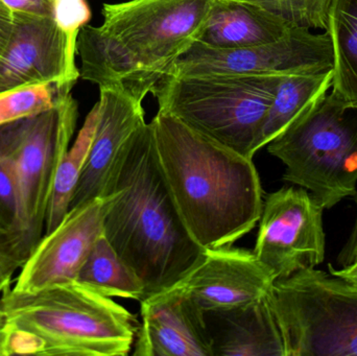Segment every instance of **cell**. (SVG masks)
Masks as SVG:
<instances>
[{
    "label": "cell",
    "instance_id": "obj_1",
    "mask_svg": "<svg viewBox=\"0 0 357 356\" xmlns=\"http://www.w3.org/2000/svg\"><path fill=\"white\" fill-rule=\"evenodd\" d=\"M102 199L105 236L142 279L144 299L175 286L205 255L174 202L150 123L119 157Z\"/></svg>",
    "mask_w": 357,
    "mask_h": 356
},
{
    "label": "cell",
    "instance_id": "obj_2",
    "mask_svg": "<svg viewBox=\"0 0 357 356\" xmlns=\"http://www.w3.org/2000/svg\"><path fill=\"white\" fill-rule=\"evenodd\" d=\"M150 123L161 171L195 242L213 250L232 246L251 232L264 201L253 159L208 139L163 111Z\"/></svg>",
    "mask_w": 357,
    "mask_h": 356
},
{
    "label": "cell",
    "instance_id": "obj_3",
    "mask_svg": "<svg viewBox=\"0 0 357 356\" xmlns=\"http://www.w3.org/2000/svg\"><path fill=\"white\" fill-rule=\"evenodd\" d=\"M216 0H129L105 3L104 22L77 37L79 75L142 102L199 41Z\"/></svg>",
    "mask_w": 357,
    "mask_h": 356
},
{
    "label": "cell",
    "instance_id": "obj_4",
    "mask_svg": "<svg viewBox=\"0 0 357 356\" xmlns=\"http://www.w3.org/2000/svg\"><path fill=\"white\" fill-rule=\"evenodd\" d=\"M8 356H127L138 322L125 307L81 282L0 295Z\"/></svg>",
    "mask_w": 357,
    "mask_h": 356
},
{
    "label": "cell",
    "instance_id": "obj_5",
    "mask_svg": "<svg viewBox=\"0 0 357 356\" xmlns=\"http://www.w3.org/2000/svg\"><path fill=\"white\" fill-rule=\"evenodd\" d=\"M281 77L167 75L153 90L159 111L248 158L260 150L262 127Z\"/></svg>",
    "mask_w": 357,
    "mask_h": 356
},
{
    "label": "cell",
    "instance_id": "obj_6",
    "mask_svg": "<svg viewBox=\"0 0 357 356\" xmlns=\"http://www.w3.org/2000/svg\"><path fill=\"white\" fill-rule=\"evenodd\" d=\"M285 165L283 180L324 209L357 194V108L327 93L268 144Z\"/></svg>",
    "mask_w": 357,
    "mask_h": 356
},
{
    "label": "cell",
    "instance_id": "obj_7",
    "mask_svg": "<svg viewBox=\"0 0 357 356\" xmlns=\"http://www.w3.org/2000/svg\"><path fill=\"white\" fill-rule=\"evenodd\" d=\"M268 300L285 356H357V284L302 270L276 280Z\"/></svg>",
    "mask_w": 357,
    "mask_h": 356
},
{
    "label": "cell",
    "instance_id": "obj_8",
    "mask_svg": "<svg viewBox=\"0 0 357 356\" xmlns=\"http://www.w3.org/2000/svg\"><path fill=\"white\" fill-rule=\"evenodd\" d=\"M79 105L71 92L37 114L0 125V157L19 192V232L29 254L45 231L54 178L77 127Z\"/></svg>",
    "mask_w": 357,
    "mask_h": 356
},
{
    "label": "cell",
    "instance_id": "obj_9",
    "mask_svg": "<svg viewBox=\"0 0 357 356\" xmlns=\"http://www.w3.org/2000/svg\"><path fill=\"white\" fill-rule=\"evenodd\" d=\"M333 68V47L327 31L314 35L310 29L291 27L277 41L241 49H212L195 42L169 75L282 77L317 75Z\"/></svg>",
    "mask_w": 357,
    "mask_h": 356
},
{
    "label": "cell",
    "instance_id": "obj_10",
    "mask_svg": "<svg viewBox=\"0 0 357 356\" xmlns=\"http://www.w3.org/2000/svg\"><path fill=\"white\" fill-rule=\"evenodd\" d=\"M324 210L302 187H283L268 194L253 252L276 280L324 261Z\"/></svg>",
    "mask_w": 357,
    "mask_h": 356
},
{
    "label": "cell",
    "instance_id": "obj_11",
    "mask_svg": "<svg viewBox=\"0 0 357 356\" xmlns=\"http://www.w3.org/2000/svg\"><path fill=\"white\" fill-rule=\"evenodd\" d=\"M13 14L12 36L0 59V95L48 84L71 91L81 77L75 64L79 35L54 17Z\"/></svg>",
    "mask_w": 357,
    "mask_h": 356
},
{
    "label": "cell",
    "instance_id": "obj_12",
    "mask_svg": "<svg viewBox=\"0 0 357 356\" xmlns=\"http://www.w3.org/2000/svg\"><path fill=\"white\" fill-rule=\"evenodd\" d=\"M104 234V199L69 209L52 231L44 234L22 267L13 290L35 293L75 281L96 240Z\"/></svg>",
    "mask_w": 357,
    "mask_h": 356
},
{
    "label": "cell",
    "instance_id": "obj_13",
    "mask_svg": "<svg viewBox=\"0 0 357 356\" xmlns=\"http://www.w3.org/2000/svg\"><path fill=\"white\" fill-rule=\"evenodd\" d=\"M276 278L253 251L230 247L206 250L202 261L178 282L204 311L255 302L272 290Z\"/></svg>",
    "mask_w": 357,
    "mask_h": 356
},
{
    "label": "cell",
    "instance_id": "obj_14",
    "mask_svg": "<svg viewBox=\"0 0 357 356\" xmlns=\"http://www.w3.org/2000/svg\"><path fill=\"white\" fill-rule=\"evenodd\" d=\"M140 303L134 356H213L205 314L180 286Z\"/></svg>",
    "mask_w": 357,
    "mask_h": 356
},
{
    "label": "cell",
    "instance_id": "obj_15",
    "mask_svg": "<svg viewBox=\"0 0 357 356\" xmlns=\"http://www.w3.org/2000/svg\"><path fill=\"white\" fill-rule=\"evenodd\" d=\"M87 162L70 208L106 196L113 169L134 134L146 125L142 102L117 88H100Z\"/></svg>",
    "mask_w": 357,
    "mask_h": 356
},
{
    "label": "cell",
    "instance_id": "obj_16",
    "mask_svg": "<svg viewBox=\"0 0 357 356\" xmlns=\"http://www.w3.org/2000/svg\"><path fill=\"white\" fill-rule=\"evenodd\" d=\"M268 295L241 307L204 311L213 356H285Z\"/></svg>",
    "mask_w": 357,
    "mask_h": 356
},
{
    "label": "cell",
    "instance_id": "obj_17",
    "mask_svg": "<svg viewBox=\"0 0 357 356\" xmlns=\"http://www.w3.org/2000/svg\"><path fill=\"white\" fill-rule=\"evenodd\" d=\"M291 27L250 0H216L197 42L212 49H241L277 41Z\"/></svg>",
    "mask_w": 357,
    "mask_h": 356
},
{
    "label": "cell",
    "instance_id": "obj_18",
    "mask_svg": "<svg viewBox=\"0 0 357 356\" xmlns=\"http://www.w3.org/2000/svg\"><path fill=\"white\" fill-rule=\"evenodd\" d=\"M333 69L317 75H282L268 108L259 148L268 146L293 121L328 93L333 87Z\"/></svg>",
    "mask_w": 357,
    "mask_h": 356
},
{
    "label": "cell",
    "instance_id": "obj_19",
    "mask_svg": "<svg viewBox=\"0 0 357 356\" xmlns=\"http://www.w3.org/2000/svg\"><path fill=\"white\" fill-rule=\"evenodd\" d=\"M326 31L333 47L331 93L357 108V0H333Z\"/></svg>",
    "mask_w": 357,
    "mask_h": 356
},
{
    "label": "cell",
    "instance_id": "obj_20",
    "mask_svg": "<svg viewBox=\"0 0 357 356\" xmlns=\"http://www.w3.org/2000/svg\"><path fill=\"white\" fill-rule=\"evenodd\" d=\"M77 281L108 297L142 301L144 286L133 269L117 254L105 234L98 238Z\"/></svg>",
    "mask_w": 357,
    "mask_h": 356
},
{
    "label": "cell",
    "instance_id": "obj_21",
    "mask_svg": "<svg viewBox=\"0 0 357 356\" xmlns=\"http://www.w3.org/2000/svg\"><path fill=\"white\" fill-rule=\"evenodd\" d=\"M94 119V112L91 110L86 117L75 144L68 148L59 165L48 206L45 233L52 231L70 209L75 188L87 162L93 135Z\"/></svg>",
    "mask_w": 357,
    "mask_h": 356
},
{
    "label": "cell",
    "instance_id": "obj_22",
    "mask_svg": "<svg viewBox=\"0 0 357 356\" xmlns=\"http://www.w3.org/2000/svg\"><path fill=\"white\" fill-rule=\"evenodd\" d=\"M291 27L325 29L333 0H250Z\"/></svg>",
    "mask_w": 357,
    "mask_h": 356
},
{
    "label": "cell",
    "instance_id": "obj_23",
    "mask_svg": "<svg viewBox=\"0 0 357 356\" xmlns=\"http://www.w3.org/2000/svg\"><path fill=\"white\" fill-rule=\"evenodd\" d=\"M66 92L71 91L48 84L23 88L0 95V125L50 108L56 104L59 96Z\"/></svg>",
    "mask_w": 357,
    "mask_h": 356
},
{
    "label": "cell",
    "instance_id": "obj_24",
    "mask_svg": "<svg viewBox=\"0 0 357 356\" xmlns=\"http://www.w3.org/2000/svg\"><path fill=\"white\" fill-rule=\"evenodd\" d=\"M19 192L8 161L0 157V232L19 235ZM24 244V242H23Z\"/></svg>",
    "mask_w": 357,
    "mask_h": 356
},
{
    "label": "cell",
    "instance_id": "obj_25",
    "mask_svg": "<svg viewBox=\"0 0 357 356\" xmlns=\"http://www.w3.org/2000/svg\"><path fill=\"white\" fill-rule=\"evenodd\" d=\"M29 256L20 236L0 232V295L10 288L15 273Z\"/></svg>",
    "mask_w": 357,
    "mask_h": 356
},
{
    "label": "cell",
    "instance_id": "obj_26",
    "mask_svg": "<svg viewBox=\"0 0 357 356\" xmlns=\"http://www.w3.org/2000/svg\"><path fill=\"white\" fill-rule=\"evenodd\" d=\"M54 18L63 29L79 35L91 19V10L87 0H56Z\"/></svg>",
    "mask_w": 357,
    "mask_h": 356
},
{
    "label": "cell",
    "instance_id": "obj_27",
    "mask_svg": "<svg viewBox=\"0 0 357 356\" xmlns=\"http://www.w3.org/2000/svg\"><path fill=\"white\" fill-rule=\"evenodd\" d=\"M13 13L54 17L56 0H0Z\"/></svg>",
    "mask_w": 357,
    "mask_h": 356
},
{
    "label": "cell",
    "instance_id": "obj_28",
    "mask_svg": "<svg viewBox=\"0 0 357 356\" xmlns=\"http://www.w3.org/2000/svg\"><path fill=\"white\" fill-rule=\"evenodd\" d=\"M14 25V14L0 1V59L6 52L12 36Z\"/></svg>",
    "mask_w": 357,
    "mask_h": 356
},
{
    "label": "cell",
    "instance_id": "obj_29",
    "mask_svg": "<svg viewBox=\"0 0 357 356\" xmlns=\"http://www.w3.org/2000/svg\"><path fill=\"white\" fill-rule=\"evenodd\" d=\"M354 200H356L357 207V194L354 196ZM356 261H357V212L351 233H350L349 238H348L345 246L340 252L339 257H337V263L342 267H346V265H351Z\"/></svg>",
    "mask_w": 357,
    "mask_h": 356
},
{
    "label": "cell",
    "instance_id": "obj_30",
    "mask_svg": "<svg viewBox=\"0 0 357 356\" xmlns=\"http://www.w3.org/2000/svg\"><path fill=\"white\" fill-rule=\"evenodd\" d=\"M328 272L333 274V275L339 276V277L344 278V279L357 284V261L352 263L351 265L342 267V269H335L331 263H329Z\"/></svg>",
    "mask_w": 357,
    "mask_h": 356
},
{
    "label": "cell",
    "instance_id": "obj_31",
    "mask_svg": "<svg viewBox=\"0 0 357 356\" xmlns=\"http://www.w3.org/2000/svg\"><path fill=\"white\" fill-rule=\"evenodd\" d=\"M0 356H8L6 351V334L4 330V321L0 311Z\"/></svg>",
    "mask_w": 357,
    "mask_h": 356
}]
</instances>
